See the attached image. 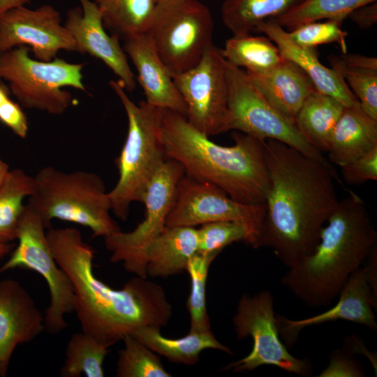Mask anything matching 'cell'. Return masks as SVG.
<instances>
[{
  "mask_svg": "<svg viewBox=\"0 0 377 377\" xmlns=\"http://www.w3.org/2000/svg\"><path fill=\"white\" fill-rule=\"evenodd\" d=\"M269 189L253 249L269 247L288 268L309 256L336 208L338 174L281 142L264 141Z\"/></svg>",
  "mask_w": 377,
  "mask_h": 377,
  "instance_id": "obj_1",
  "label": "cell"
},
{
  "mask_svg": "<svg viewBox=\"0 0 377 377\" xmlns=\"http://www.w3.org/2000/svg\"><path fill=\"white\" fill-rule=\"evenodd\" d=\"M46 235L57 263L73 284L82 332L109 348L139 327L167 325L172 311L162 286L136 276L121 289H112L95 276V250L78 229L50 227Z\"/></svg>",
  "mask_w": 377,
  "mask_h": 377,
  "instance_id": "obj_2",
  "label": "cell"
},
{
  "mask_svg": "<svg viewBox=\"0 0 377 377\" xmlns=\"http://www.w3.org/2000/svg\"><path fill=\"white\" fill-rule=\"evenodd\" d=\"M160 109L161 138L167 158L184 172L213 184L232 199L265 204L269 189L264 141L235 131L234 145H219L195 128L182 114Z\"/></svg>",
  "mask_w": 377,
  "mask_h": 377,
  "instance_id": "obj_3",
  "label": "cell"
},
{
  "mask_svg": "<svg viewBox=\"0 0 377 377\" xmlns=\"http://www.w3.org/2000/svg\"><path fill=\"white\" fill-rule=\"evenodd\" d=\"M376 246L377 232L367 205L349 191L329 217L313 252L289 267L281 283L306 306H327Z\"/></svg>",
  "mask_w": 377,
  "mask_h": 377,
  "instance_id": "obj_4",
  "label": "cell"
},
{
  "mask_svg": "<svg viewBox=\"0 0 377 377\" xmlns=\"http://www.w3.org/2000/svg\"><path fill=\"white\" fill-rule=\"evenodd\" d=\"M109 84L128 119L126 138L115 159L119 179L108 192L111 212L126 221L130 205L142 202L147 185L167 158L161 138L160 109L145 101L135 103L119 80H110Z\"/></svg>",
  "mask_w": 377,
  "mask_h": 377,
  "instance_id": "obj_5",
  "label": "cell"
},
{
  "mask_svg": "<svg viewBox=\"0 0 377 377\" xmlns=\"http://www.w3.org/2000/svg\"><path fill=\"white\" fill-rule=\"evenodd\" d=\"M34 178V191L27 204L38 213L47 230L52 219H59L89 228L93 237H105L121 230L110 216L108 192L97 174L46 166Z\"/></svg>",
  "mask_w": 377,
  "mask_h": 377,
  "instance_id": "obj_6",
  "label": "cell"
},
{
  "mask_svg": "<svg viewBox=\"0 0 377 377\" xmlns=\"http://www.w3.org/2000/svg\"><path fill=\"white\" fill-rule=\"evenodd\" d=\"M30 49L18 46L0 52V75L21 105L50 114H64L74 103L71 87L87 93L83 83L84 64L60 58L49 61L32 59Z\"/></svg>",
  "mask_w": 377,
  "mask_h": 377,
  "instance_id": "obj_7",
  "label": "cell"
},
{
  "mask_svg": "<svg viewBox=\"0 0 377 377\" xmlns=\"http://www.w3.org/2000/svg\"><path fill=\"white\" fill-rule=\"evenodd\" d=\"M213 31L212 13L200 1L161 0L145 32L173 77L198 64L213 44Z\"/></svg>",
  "mask_w": 377,
  "mask_h": 377,
  "instance_id": "obj_8",
  "label": "cell"
},
{
  "mask_svg": "<svg viewBox=\"0 0 377 377\" xmlns=\"http://www.w3.org/2000/svg\"><path fill=\"white\" fill-rule=\"evenodd\" d=\"M46 229L38 213L26 204L17 228L18 244L0 267V274L16 268L26 269L45 280L50 303L44 313L45 330L57 334L68 327L66 315L74 311V290L68 276L57 263Z\"/></svg>",
  "mask_w": 377,
  "mask_h": 377,
  "instance_id": "obj_9",
  "label": "cell"
},
{
  "mask_svg": "<svg viewBox=\"0 0 377 377\" xmlns=\"http://www.w3.org/2000/svg\"><path fill=\"white\" fill-rule=\"evenodd\" d=\"M228 88V131H237L261 140L281 142L323 163L334 172L332 163L302 135L295 124L279 112L260 94L244 71L226 60Z\"/></svg>",
  "mask_w": 377,
  "mask_h": 377,
  "instance_id": "obj_10",
  "label": "cell"
},
{
  "mask_svg": "<svg viewBox=\"0 0 377 377\" xmlns=\"http://www.w3.org/2000/svg\"><path fill=\"white\" fill-rule=\"evenodd\" d=\"M184 173L183 166L167 158L149 182L142 202L145 206V218L131 232L121 230L104 237L105 248L111 253L110 260L121 262L126 271L147 278L145 252L149 244L166 227L177 185Z\"/></svg>",
  "mask_w": 377,
  "mask_h": 377,
  "instance_id": "obj_11",
  "label": "cell"
},
{
  "mask_svg": "<svg viewBox=\"0 0 377 377\" xmlns=\"http://www.w3.org/2000/svg\"><path fill=\"white\" fill-rule=\"evenodd\" d=\"M232 324L239 339L252 338L253 348L248 355L226 365L223 370L241 372L272 365L297 375H311L310 362L292 355L280 339L270 292L264 290L253 296L243 295Z\"/></svg>",
  "mask_w": 377,
  "mask_h": 377,
  "instance_id": "obj_12",
  "label": "cell"
},
{
  "mask_svg": "<svg viewBox=\"0 0 377 377\" xmlns=\"http://www.w3.org/2000/svg\"><path fill=\"white\" fill-rule=\"evenodd\" d=\"M186 106V119L209 137L228 131L226 59L212 44L197 65L173 77Z\"/></svg>",
  "mask_w": 377,
  "mask_h": 377,
  "instance_id": "obj_13",
  "label": "cell"
},
{
  "mask_svg": "<svg viewBox=\"0 0 377 377\" xmlns=\"http://www.w3.org/2000/svg\"><path fill=\"white\" fill-rule=\"evenodd\" d=\"M265 204L248 205L232 199L209 182L184 173L177 185L166 226L195 227L214 221H235L250 231L253 248L265 216Z\"/></svg>",
  "mask_w": 377,
  "mask_h": 377,
  "instance_id": "obj_14",
  "label": "cell"
},
{
  "mask_svg": "<svg viewBox=\"0 0 377 377\" xmlns=\"http://www.w3.org/2000/svg\"><path fill=\"white\" fill-rule=\"evenodd\" d=\"M18 46L29 47L35 59L44 61L54 59L61 50L75 52L60 13L49 4L34 9L18 6L0 15V52Z\"/></svg>",
  "mask_w": 377,
  "mask_h": 377,
  "instance_id": "obj_15",
  "label": "cell"
},
{
  "mask_svg": "<svg viewBox=\"0 0 377 377\" xmlns=\"http://www.w3.org/2000/svg\"><path fill=\"white\" fill-rule=\"evenodd\" d=\"M79 1L81 6L70 8L64 23L74 40L75 52L101 60L117 76L126 91H133L136 86L135 76L119 37L107 33L101 12L94 2Z\"/></svg>",
  "mask_w": 377,
  "mask_h": 377,
  "instance_id": "obj_16",
  "label": "cell"
},
{
  "mask_svg": "<svg viewBox=\"0 0 377 377\" xmlns=\"http://www.w3.org/2000/svg\"><path fill=\"white\" fill-rule=\"evenodd\" d=\"M377 302L373 298L364 267L355 270L341 289L337 304L322 313L300 320H292L275 314L281 340L288 348L297 342L299 333L305 327L337 320L362 325L376 331L377 323L374 309Z\"/></svg>",
  "mask_w": 377,
  "mask_h": 377,
  "instance_id": "obj_17",
  "label": "cell"
},
{
  "mask_svg": "<svg viewBox=\"0 0 377 377\" xmlns=\"http://www.w3.org/2000/svg\"><path fill=\"white\" fill-rule=\"evenodd\" d=\"M45 316L17 280H0V376H6L18 345L29 343L45 330Z\"/></svg>",
  "mask_w": 377,
  "mask_h": 377,
  "instance_id": "obj_18",
  "label": "cell"
},
{
  "mask_svg": "<svg viewBox=\"0 0 377 377\" xmlns=\"http://www.w3.org/2000/svg\"><path fill=\"white\" fill-rule=\"evenodd\" d=\"M124 39L123 49L136 68L145 101L152 106L176 112L186 118L184 101L147 34L139 33Z\"/></svg>",
  "mask_w": 377,
  "mask_h": 377,
  "instance_id": "obj_19",
  "label": "cell"
},
{
  "mask_svg": "<svg viewBox=\"0 0 377 377\" xmlns=\"http://www.w3.org/2000/svg\"><path fill=\"white\" fill-rule=\"evenodd\" d=\"M254 31L263 33L274 42L284 59L295 63L309 77L318 91L336 98L346 107L358 101L341 76L320 61L316 48L295 43L288 31L272 20L260 22Z\"/></svg>",
  "mask_w": 377,
  "mask_h": 377,
  "instance_id": "obj_20",
  "label": "cell"
},
{
  "mask_svg": "<svg viewBox=\"0 0 377 377\" xmlns=\"http://www.w3.org/2000/svg\"><path fill=\"white\" fill-rule=\"evenodd\" d=\"M245 73L268 102L294 123L304 101L317 91L309 77L286 59L269 71Z\"/></svg>",
  "mask_w": 377,
  "mask_h": 377,
  "instance_id": "obj_21",
  "label": "cell"
},
{
  "mask_svg": "<svg viewBox=\"0 0 377 377\" xmlns=\"http://www.w3.org/2000/svg\"><path fill=\"white\" fill-rule=\"evenodd\" d=\"M377 147V120L360 103L345 107L333 130L329 161L342 167Z\"/></svg>",
  "mask_w": 377,
  "mask_h": 377,
  "instance_id": "obj_22",
  "label": "cell"
},
{
  "mask_svg": "<svg viewBox=\"0 0 377 377\" xmlns=\"http://www.w3.org/2000/svg\"><path fill=\"white\" fill-rule=\"evenodd\" d=\"M198 251V229L166 226L145 250L147 276L167 277L186 272L190 260Z\"/></svg>",
  "mask_w": 377,
  "mask_h": 377,
  "instance_id": "obj_23",
  "label": "cell"
},
{
  "mask_svg": "<svg viewBox=\"0 0 377 377\" xmlns=\"http://www.w3.org/2000/svg\"><path fill=\"white\" fill-rule=\"evenodd\" d=\"M160 328L145 326L133 330L131 334L149 349L176 364L193 365L200 360V355L205 349H216L232 355L230 349L221 343L212 330L188 332L179 339L163 337Z\"/></svg>",
  "mask_w": 377,
  "mask_h": 377,
  "instance_id": "obj_24",
  "label": "cell"
},
{
  "mask_svg": "<svg viewBox=\"0 0 377 377\" xmlns=\"http://www.w3.org/2000/svg\"><path fill=\"white\" fill-rule=\"evenodd\" d=\"M345 107L336 98L316 91L302 105L295 124L312 147L327 152L333 130Z\"/></svg>",
  "mask_w": 377,
  "mask_h": 377,
  "instance_id": "obj_25",
  "label": "cell"
},
{
  "mask_svg": "<svg viewBox=\"0 0 377 377\" xmlns=\"http://www.w3.org/2000/svg\"><path fill=\"white\" fill-rule=\"evenodd\" d=\"M329 61L357 99L364 111L377 120V58L343 53Z\"/></svg>",
  "mask_w": 377,
  "mask_h": 377,
  "instance_id": "obj_26",
  "label": "cell"
},
{
  "mask_svg": "<svg viewBox=\"0 0 377 377\" xmlns=\"http://www.w3.org/2000/svg\"><path fill=\"white\" fill-rule=\"evenodd\" d=\"M303 0H224L221 20L233 35L250 34L262 22L279 17Z\"/></svg>",
  "mask_w": 377,
  "mask_h": 377,
  "instance_id": "obj_27",
  "label": "cell"
},
{
  "mask_svg": "<svg viewBox=\"0 0 377 377\" xmlns=\"http://www.w3.org/2000/svg\"><path fill=\"white\" fill-rule=\"evenodd\" d=\"M222 53L233 65L252 73H265L280 64L284 58L267 37L233 35L226 40Z\"/></svg>",
  "mask_w": 377,
  "mask_h": 377,
  "instance_id": "obj_28",
  "label": "cell"
},
{
  "mask_svg": "<svg viewBox=\"0 0 377 377\" xmlns=\"http://www.w3.org/2000/svg\"><path fill=\"white\" fill-rule=\"evenodd\" d=\"M34 187V178L24 170L17 168L8 172L0 186V243L17 239L23 200L32 195Z\"/></svg>",
  "mask_w": 377,
  "mask_h": 377,
  "instance_id": "obj_29",
  "label": "cell"
},
{
  "mask_svg": "<svg viewBox=\"0 0 377 377\" xmlns=\"http://www.w3.org/2000/svg\"><path fill=\"white\" fill-rule=\"evenodd\" d=\"M100 9L105 27L123 38L145 32L155 0H91Z\"/></svg>",
  "mask_w": 377,
  "mask_h": 377,
  "instance_id": "obj_30",
  "label": "cell"
},
{
  "mask_svg": "<svg viewBox=\"0 0 377 377\" xmlns=\"http://www.w3.org/2000/svg\"><path fill=\"white\" fill-rule=\"evenodd\" d=\"M108 352V348L83 332L74 333L66 345L60 376H105L103 364Z\"/></svg>",
  "mask_w": 377,
  "mask_h": 377,
  "instance_id": "obj_31",
  "label": "cell"
},
{
  "mask_svg": "<svg viewBox=\"0 0 377 377\" xmlns=\"http://www.w3.org/2000/svg\"><path fill=\"white\" fill-rule=\"evenodd\" d=\"M375 1L376 0H303L288 13L272 20L286 31L323 19L342 24L353 10Z\"/></svg>",
  "mask_w": 377,
  "mask_h": 377,
  "instance_id": "obj_32",
  "label": "cell"
},
{
  "mask_svg": "<svg viewBox=\"0 0 377 377\" xmlns=\"http://www.w3.org/2000/svg\"><path fill=\"white\" fill-rule=\"evenodd\" d=\"M117 361V377H171L155 353L128 334Z\"/></svg>",
  "mask_w": 377,
  "mask_h": 377,
  "instance_id": "obj_33",
  "label": "cell"
},
{
  "mask_svg": "<svg viewBox=\"0 0 377 377\" xmlns=\"http://www.w3.org/2000/svg\"><path fill=\"white\" fill-rule=\"evenodd\" d=\"M217 256L197 253L188 263L186 272L191 277V288L186 306L191 318L190 332L211 330L206 305V283L209 266Z\"/></svg>",
  "mask_w": 377,
  "mask_h": 377,
  "instance_id": "obj_34",
  "label": "cell"
},
{
  "mask_svg": "<svg viewBox=\"0 0 377 377\" xmlns=\"http://www.w3.org/2000/svg\"><path fill=\"white\" fill-rule=\"evenodd\" d=\"M198 232V253L219 255L227 246L244 242L250 246L251 235L248 228L235 221H214L201 225Z\"/></svg>",
  "mask_w": 377,
  "mask_h": 377,
  "instance_id": "obj_35",
  "label": "cell"
},
{
  "mask_svg": "<svg viewBox=\"0 0 377 377\" xmlns=\"http://www.w3.org/2000/svg\"><path fill=\"white\" fill-rule=\"evenodd\" d=\"M341 24L330 20L323 22L315 21L287 31L290 38L300 46L316 48L320 45L336 43L343 53H347L348 33L342 29Z\"/></svg>",
  "mask_w": 377,
  "mask_h": 377,
  "instance_id": "obj_36",
  "label": "cell"
},
{
  "mask_svg": "<svg viewBox=\"0 0 377 377\" xmlns=\"http://www.w3.org/2000/svg\"><path fill=\"white\" fill-rule=\"evenodd\" d=\"M343 181L348 185H360L377 179V147L341 167Z\"/></svg>",
  "mask_w": 377,
  "mask_h": 377,
  "instance_id": "obj_37",
  "label": "cell"
},
{
  "mask_svg": "<svg viewBox=\"0 0 377 377\" xmlns=\"http://www.w3.org/2000/svg\"><path fill=\"white\" fill-rule=\"evenodd\" d=\"M0 121L17 136L26 138L29 128L27 116L20 105L10 98L0 105Z\"/></svg>",
  "mask_w": 377,
  "mask_h": 377,
  "instance_id": "obj_38",
  "label": "cell"
},
{
  "mask_svg": "<svg viewBox=\"0 0 377 377\" xmlns=\"http://www.w3.org/2000/svg\"><path fill=\"white\" fill-rule=\"evenodd\" d=\"M364 373L359 364L352 358L341 352H333L330 355V362L320 377L331 376H363Z\"/></svg>",
  "mask_w": 377,
  "mask_h": 377,
  "instance_id": "obj_39",
  "label": "cell"
},
{
  "mask_svg": "<svg viewBox=\"0 0 377 377\" xmlns=\"http://www.w3.org/2000/svg\"><path fill=\"white\" fill-rule=\"evenodd\" d=\"M348 18L361 29H369L377 22V2L361 6L353 10Z\"/></svg>",
  "mask_w": 377,
  "mask_h": 377,
  "instance_id": "obj_40",
  "label": "cell"
},
{
  "mask_svg": "<svg viewBox=\"0 0 377 377\" xmlns=\"http://www.w3.org/2000/svg\"><path fill=\"white\" fill-rule=\"evenodd\" d=\"M366 260L367 265L364 267L366 277L371 287L373 298L377 302V246L371 250Z\"/></svg>",
  "mask_w": 377,
  "mask_h": 377,
  "instance_id": "obj_41",
  "label": "cell"
},
{
  "mask_svg": "<svg viewBox=\"0 0 377 377\" xmlns=\"http://www.w3.org/2000/svg\"><path fill=\"white\" fill-rule=\"evenodd\" d=\"M31 1L32 0H0V15L9 9L25 6Z\"/></svg>",
  "mask_w": 377,
  "mask_h": 377,
  "instance_id": "obj_42",
  "label": "cell"
},
{
  "mask_svg": "<svg viewBox=\"0 0 377 377\" xmlns=\"http://www.w3.org/2000/svg\"><path fill=\"white\" fill-rule=\"evenodd\" d=\"M14 248L15 245L13 243H0V261L7 255L10 254Z\"/></svg>",
  "mask_w": 377,
  "mask_h": 377,
  "instance_id": "obj_43",
  "label": "cell"
},
{
  "mask_svg": "<svg viewBox=\"0 0 377 377\" xmlns=\"http://www.w3.org/2000/svg\"><path fill=\"white\" fill-rule=\"evenodd\" d=\"M10 89L3 82L0 83V105L8 99Z\"/></svg>",
  "mask_w": 377,
  "mask_h": 377,
  "instance_id": "obj_44",
  "label": "cell"
},
{
  "mask_svg": "<svg viewBox=\"0 0 377 377\" xmlns=\"http://www.w3.org/2000/svg\"><path fill=\"white\" fill-rule=\"evenodd\" d=\"M8 172L9 167L8 164L0 158V186L3 182Z\"/></svg>",
  "mask_w": 377,
  "mask_h": 377,
  "instance_id": "obj_45",
  "label": "cell"
},
{
  "mask_svg": "<svg viewBox=\"0 0 377 377\" xmlns=\"http://www.w3.org/2000/svg\"><path fill=\"white\" fill-rule=\"evenodd\" d=\"M2 81H3V80H2L1 77V75H0V83H1Z\"/></svg>",
  "mask_w": 377,
  "mask_h": 377,
  "instance_id": "obj_46",
  "label": "cell"
},
{
  "mask_svg": "<svg viewBox=\"0 0 377 377\" xmlns=\"http://www.w3.org/2000/svg\"><path fill=\"white\" fill-rule=\"evenodd\" d=\"M155 1H156V2H158V1H161V0H155Z\"/></svg>",
  "mask_w": 377,
  "mask_h": 377,
  "instance_id": "obj_47",
  "label": "cell"
}]
</instances>
